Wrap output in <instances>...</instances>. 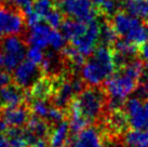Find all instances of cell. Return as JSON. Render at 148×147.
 Returning <instances> with one entry per match:
<instances>
[{
	"mask_svg": "<svg viewBox=\"0 0 148 147\" xmlns=\"http://www.w3.org/2000/svg\"><path fill=\"white\" fill-rule=\"evenodd\" d=\"M76 93L75 88L73 86L71 80H63L55 84L53 93V102L54 106L60 107V108H65L70 104L73 101L74 95Z\"/></svg>",
	"mask_w": 148,
	"mask_h": 147,
	"instance_id": "cell-12",
	"label": "cell"
},
{
	"mask_svg": "<svg viewBox=\"0 0 148 147\" xmlns=\"http://www.w3.org/2000/svg\"><path fill=\"white\" fill-rule=\"evenodd\" d=\"M116 68L112 49L102 45L95 48L90 58L81 66L82 80L90 86H99L115 73Z\"/></svg>",
	"mask_w": 148,
	"mask_h": 147,
	"instance_id": "cell-1",
	"label": "cell"
},
{
	"mask_svg": "<svg viewBox=\"0 0 148 147\" xmlns=\"http://www.w3.org/2000/svg\"><path fill=\"white\" fill-rule=\"evenodd\" d=\"M118 7L119 5H118L117 0H105L99 9L106 16H112L118 11Z\"/></svg>",
	"mask_w": 148,
	"mask_h": 147,
	"instance_id": "cell-30",
	"label": "cell"
},
{
	"mask_svg": "<svg viewBox=\"0 0 148 147\" xmlns=\"http://www.w3.org/2000/svg\"><path fill=\"white\" fill-rule=\"evenodd\" d=\"M71 147H104L102 136L94 128H86L75 134Z\"/></svg>",
	"mask_w": 148,
	"mask_h": 147,
	"instance_id": "cell-14",
	"label": "cell"
},
{
	"mask_svg": "<svg viewBox=\"0 0 148 147\" xmlns=\"http://www.w3.org/2000/svg\"><path fill=\"white\" fill-rule=\"evenodd\" d=\"M143 106H144L145 113H146V115L148 116V98H146L144 100V102H143Z\"/></svg>",
	"mask_w": 148,
	"mask_h": 147,
	"instance_id": "cell-38",
	"label": "cell"
},
{
	"mask_svg": "<svg viewBox=\"0 0 148 147\" xmlns=\"http://www.w3.org/2000/svg\"><path fill=\"white\" fill-rule=\"evenodd\" d=\"M35 147H47L45 146V139H39V141H38V143L36 144V146Z\"/></svg>",
	"mask_w": 148,
	"mask_h": 147,
	"instance_id": "cell-39",
	"label": "cell"
},
{
	"mask_svg": "<svg viewBox=\"0 0 148 147\" xmlns=\"http://www.w3.org/2000/svg\"><path fill=\"white\" fill-rule=\"evenodd\" d=\"M65 117V113L63 111L62 108L56 106H52L50 107L49 114L47 116V118L49 119V121L53 123H58L63 121V119Z\"/></svg>",
	"mask_w": 148,
	"mask_h": 147,
	"instance_id": "cell-31",
	"label": "cell"
},
{
	"mask_svg": "<svg viewBox=\"0 0 148 147\" xmlns=\"http://www.w3.org/2000/svg\"><path fill=\"white\" fill-rule=\"evenodd\" d=\"M2 68H4V56L3 53H0V71L2 70Z\"/></svg>",
	"mask_w": 148,
	"mask_h": 147,
	"instance_id": "cell-37",
	"label": "cell"
},
{
	"mask_svg": "<svg viewBox=\"0 0 148 147\" xmlns=\"http://www.w3.org/2000/svg\"><path fill=\"white\" fill-rule=\"evenodd\" d=\"M63 55L67 61H69L76 68H79L84 64V57L75 49L74 45H65L62 50Z\"/></svg>",
	"mask_w": 148,
	"mask_h": 147,
	"instance_id": "cell-24",
	"label": "cell"
},
{
	"mask_svg": "<svg viewBox=\"0 0 148 147\" xmlns=\"http://www.w3.org/2000/svg\"><path fill=\"white\" fill-rule=\"evenodd\" d=\"M91 2H92V4L94 5V7H97V8H99L101 7V4L103 3L105 0H90Z\"/></svg>",
	"mask_w": 148,
	"mask_h": 147,
	"instance_id": "cell-36",
	"label": "cell"
},
{
	"mask_svg": "<svg viewBox=\"0 0 148 147\" xmlns=\"http://www.w3.org/2000/svg\"><path fill=\"white\" fill-rule=\"evenodd\" d=\"M30 107L34 115L40 118H47V116L49 114L50 106L47 103V100H34Z\"/></svg>",
	"mask_w": 148,
	"mask_h": 147,
	"instance_id": "cell-28",
	"label": "cell"
},
{
	"mask_svg": "<svg viewBox=\"0 0 148 147\" xmlns=\"http://www.w3.org/2000/svg\"><path fill=\"white\" fill-rule=\"evenodd\" d=\"M25 100V93L20 86L7 84L0 88V104L4 107H13L22 105Z\"/></svg>",
	"mask_w": 148,
	"mask_h": 147,
	"instance_id": "cell-13",
	"label": "cell"
},
{
	"mask_svg": "<svg viewBox=\"0 0 148 147\" xmlns=\"http://www.w3.org/2000/svg\"><path fill=\"white\" fill-rule=\"evenodd\" d=\"M53 9V0H34L33 2V10L42 20Z\"/></svg>",
	"mask_w": 148,
	"mask_h": 147,
	"instance_id": "cell-26",
	"label": "cell"
},
{
	"mask_svg": "<svg viewBox=\"0 0 148 147\" xmlns=\"http://www.w3.org/2000/svg\"><path fill=\"white\" fill-rule=\"evenodd\" d=\"M104 95L102 90L95 88V86H91V88L83 89L77 98H73L70 104H73L84 118L92 122L103 113L105 105Z\"/></svg>",
	"mask_w": 148,
	"mask_h": 147,
	"instance_id": "cell-3",
	"label": "cell"
},
{
	"mask_svg": "<svg viewBox=\"0 0 148 147\" xmlns=\"http://www.w3.org/2000/svg\"><path fill=\"white\" fill-rule=\"evenodd\" d=\"M27 130L40 139H45V137L49 136L50 133L49 124L36 115L29 117L27 121Z\"/></svg>",
	"mask_w": 148,
	"mask_h": 147,
	"instance_id": "cell-20",
	"label": "cell"
},
{
	"mask_svg": "<svg viewBox=\"0 0 148 147\" xmlns=\"http://www.w3.org/2000/svg\"><path fill=\"white\" fill-rule=\"evenodd\" d=\"M11 80H12V78L7 71H2V70L0 71V88L9 84L11 82Z\"/></svg>",
	"mask_w": 148,
	"mask_h": 147,
	"instance_id": "cell-34",
	"label": "cell"
},
{
	"mask_svg": "<svg viewBox=\"0 0 148 147\" xmlns=\"http://www.w3.org/2000/svg\"><path fill=\"white\" fill-rule=\"evenodd\" d=\"M24 25V19L17 10L0 4V37L22 33Z\"/></svg>",
	"mask_w": 148,
	"mask_h": 147,
	"instance_id": "cell-6",
	"label": "cell"
},
{
	"mask_svg": "<svg viewBox=\"0 0 148 147\" xmlns=\"http://www.w3.org/2000/svg\"><path fill=\"white\" fill-rule=\"evenodd\" d=\"M0 147H10L8 137L2 133H0Z\"/></svg>",
	"mask_w": 148,
	"mask_h": 147,
	"instance_id": "cell-35",
	"label": "cell"
},
{
	"mask_svg": "<svg viewBox=\"0 0 148 147\" xmlns=\"http://www.w3.org/2000/svg\"><path fill=\"white\" fill-rule=\"evenodd\" d=\"M140 24L142 23L137 17L129 14L125 11H117L112 15L111 25L114 26L117 34L122 37H127V34L131 33L133 29Z\"/></svg>",
	"mask_w": 148,
	"mask_h": 147,
	"instance_id": "cell-10",
	"label": "cell"
},
{
	"mask_svg": "<svg viewBox=\"0 0 148 147\" xmlns=\"http://www.w3.org/2000/svg\"><path fill=\"white\" fill-rule=\"evenodd\" d=\"M124 11L148 24V0H123Z\"/></svg>",
	"mask_w": 148,
	"mask_h": 147,
	"instance_id": "cell-19",
	"label": "cell"
},
{
	"mask_svg": "<svg viewBox=\"0 0 148 147\" xmlns=\"http://www.w3.org/2000/svg\"><path fill=\"white\" fill-rule=\"evenodd\" d=\"M69 123L66 121H61L56 123V126L50 131L49 144L51 147H66L69 143Z\"/></svg>",
	"mask_w": 148,
	"mask_h": 147,
	"instance_id": "cell-16",
	"label": "cell"
},
{
	"mask_svg": "<svg viewBox=\"0 0 148 147\" xmlns=\"http://www.w3.org/2000/svg\"><path fill=\"white\" fill-rule=\"evenodd\" d=\"M99 40V23L96 19L88 23V29L82 36L71 40V45L83 57L91 56L95 50V45Z\"/></svg>",
	"mask_w": 148,
	"mask_h": 147,
	"instance_id": "cell-7",
	"label": "cell"
},
{
	"mask_svg": "<svg viewBox=\"0 0 148 147\" xmlns=\"http://www.w3.org/2000/svg\"><path fill=\"white\" fill-rule=\"evenodd\" d=\"M12 4H14L16 8H20L24 12V14L30 12L33 10L34 0H9Z\"/></svg>",
	"mask_w": 148,
	"mask_h": 147,
	"instance_id": "cell-32",
	"label": "cell"
},
{
	"mask_svg": "<svg viewBox=\"0 0 148 147\" xmlns=\"http://www.w3.org/2000/svg\"><path fill=\"white\" fill-rule=\"evenodd\" d=\"M117 36L118 34L110 23L108 22L99 23V40L103 42V45H108V47L112 45L115 43V41L118 39Z\"/></svg>",
	"mask_w": 148,
	"mask_h": 147,
	"instance_id": "cell-22",
	"label": "cell"
},
{
	"mask_svg": "<svg viewBox=\"0 0 148 147\" xmlns=\"http://www.w3.org/2000/svg\"><path fill=\"white\" fill-rule=\"evenodd\" d=\"M62 34L64 35L67 40H74L78 37L82 36L88 29V23L82 21L75 20V19H67L63 21L62 26Z\"/></svg>",
	"mask_w": 148,
	"mask_h": 147,
	"instance_id": "cell-18",
	"label": "cell"
},
{
	"mask_svg": "<svg viewBox=\"0 0 148 147\" xmlns=\"http://www.w3.org/2000/svg\"><path fill=\"white\" fill-rule=\"evenodd\" d=\"M29 119V111L26 107L18 105L13 107H5L2 111V120L10 128H21L27 123Z\"/></svg>",
	"mask_w": 148,
	"mask_h": 147,
	"instance_id": "cell-11",
	"label": "cell"
},
{
	"mask_svg": "<svg viewBox=\"0 0 148 147\" xmlns=\"http://www.w3.org/2000/svg\"><path fill=\"white\" fill-rule=\"evenodd\" d=\"M109 124L110 128L116 132H122L125 130L127 126L129 124V119L125 114V111H122L120 109L112 110V114L109 119Z\"/></svg>",
	"mask_w": 148,
	"mask_h": 147,
	"instance_id": "cell-23",
	"label": "cell"
},
{
	"mask_svg": "<svg viewBox=\"0 0 148 147\" xmlns=\"http://www.w3.org/2000/svg\"><path fill=\"white\" fill-rule=\"evenodd\" d=\"M4 56V69L12 71L26 55V45L20 37L11 35L2 41Z\"/></svg>",
	"mask_w": 148,
	"mask_h": 147,
	"instance_id": "cell-5",
	"label": "cell"
},
{
	"mask_svg": "<svg viewBox=\"0 0 148 147\" xmlns=\"http://www.w3.org/2000/svg\"><path fill=\"white\" fill-rule=\"evenodd\" d=\"M137 82L134 78L119 69L117 73H114L106 80L105 90L108 96L110 98L108 102V106L110 110L120 109L123 105L124 100L134 92L137 88Z\"/></svg>",
	"mask_w": 148,
	"mask_h": 147,
	"instance_id": "cell-2",
	"label": "cell"
},
{
	"mask_svg": "<svg viewBox=\"0 0 148 147\" xmlns=\"http://www.w3.org/2000/svg\"><path fill=\"white\" fill-rule=\"evenodd\" d=\"M60 10L70 19L89 23L96 19L97 12L90 0H61Z\"/></svg>",
	"mask_w": 148,
	"mask_h": 147,
	"instance_id": "cell-4",
	"label": "cell"
},
{
	"mask_svg": "<svg viewBox=\"0 0 148 147\" xmlns=\"http://www.w3.org/2000/svg\"><path fill=\"white\" fill-rule=\"evenodd\" d=\"M55 1H61V0H55Z\"/></svg>",
	"mask_w": 148,
	"mask_h": 147,
	"instance_id": "cell-41",
	"label": "cell"
},
{
	"mask_svg": "<svg viewBox=\"0 0 148 147\" xmlns=\"http://www.w3.org/2000/svg\"><path fill=\"white\" fill-rule=\"evenodd\" d=\"M55 89V83L51 78L40 77L37 81L32 86L30 98L34 100H48L52 96Z\"/></svg>",
	"mask_w": 148,
	"mask_h": 147,
	"instance_id": "cell-17",
	"label": "cell"
},
{
	"mask_svg": "<svg viewBox=\"0 0 148 147\" xmlns=\"http://www.w3.org/2000/svg\"><path fill=\"white\" fill-rule=\"evenodd\" d=\"M146 26H147V30H148V24H147V25H146Z\"/></svg>",
	"mask_w": 148,
	"mask_h": 147,
	"instance_id": "cell-40",
	"label": "cell"
},
{
	"mask_svg": "<svg viewBox=\"0 0 148 147\" xmlns=\"http://www.w3.org/2000/svg\"><path fill=\"white\" fill-rule=\"evenodd\" d=\"M124 142L129 147H148V131L138 129L127 131Z\"/></svg>",
	"mask_w": 148,
	"mask_h": 147,
	"instance_id": "cell-21",
	"label": "cell"
},
{
	"mask_svg": "<svg viewBox=\"0 0 148 147\" xmlns=\"http://www.w3.org/2000/svg\"><path fill=\"white\" fill-rule=\"evenodd\" d=\"M40 76H41L40 66L26 60L22 61L14 68L13 80L17 86H20L23 89L32 87L40 78Z\"/></svg>",
	"mask_w": 148,
	"mask_h": 147,
	"instance_id": "cell-8",
	"label": "cell"
},
{
	"mask_svg": "<svg viewBox=\"0 0 148 147\" xmlns=\"http://www.w3.org/2000/svg\"><path fill=\"white\" fill-rule=\"evenodd\" d=\"M43 20L47 22V24L49 25L51 28L54 29H58L61 28L63 23V13L61 11H58L56 9H53L51 10L47 15L45 16Z\"/></svg>",
	"mask_w": 148,
	"mask_h": 147,
	"instance_id": "cell-27",
	"label": "cell"
},
{
	"mask_svg": "<svg viewBox=\"0 0 148 147\" xmlns=\"http://www.w3.org/2000/svg\"><path fill=\"white\" fill-rule=\"evenodd\" d=\"M137 53L140 54V60L148 65V41H145L144 43L140 45Z\"/></svg>",
	"mask_w": 148,
	"mask_h": 147,
	"instance_id": "cell-33",
	"label": "cell"
},
{
	"mask_svg": "<svg viewBox=\"0 0 148 147\" xmlns=\"http://www.w3.org/2000/svg\"><path fill=\"white\" fill-rule=\"evenodd\" d=\"M125 114L129 119V124L133 129L146 130L148 129V116L145 113L143 102L138 98H129L125 104Z\"/></svg>",
	"mask_w": 148,
	"mask_h": 147,
	"instance_id": "cell-9",
	"label": "cell"
},
{
	"mask_svg": "<svg viewBox=\"0 0 148 147\" xmlns=\"http://www.w3.org/2000/svg\"><path fill=\"white\" fill-rule=\"evenodd\" d=\"M66 38L62 33H60L58 29L51 28V32L49 34V45L55 51L63 50L65 47Z\"/></svg>",
	"mask_w": 148,
	"mask_h": 147,
	"instance_id": "cell-25",
	"label": "cell"
},
{
	"mask_svg": "<svg viewBox=\"0 0 148 147\" xmlns=\"http://www.w3.org/2000/svg\"><path fill=\"white\" fill-rule=\"evenodd\" d=\"M51 27L48 24H38L30 26L27 35V42L30 47H37L39 49H45L49 45V34Z\"/></svg>",
	"mask_w": 148,
	"mask_h": 147,
	"instance_id": "cell-15",
	"label": "cell"
},
{
	"mask_svg": "<svg viewBox=\"0 0 148 147\" xmlns=\"http://www.w3.org/2000/svg\"><path fill=\"white\" fill-rule=\"evenodd\" d=\"M0 106H1V104H0Z\"/></svg>",
	"mask_w": 148,
	"mask_h": 147,
	"instance_id": "cell-42",
	"label": "cell"
},
{
	"mask_svg": "<svg viewBox=\"0 0 148 147\" xmlns=\"http://www.w3.org/2000/svg\"><path fill=\"white\" fill-rule=\"evenodd\" d=\"M26 57L28 61L33 62L37 65H40V63L45 57V54L42 52V49H39L37 47H30L26 51Z\"/></svg>",
	"mask_w": 148,
	"mask_h": 147,
	"instance_id": "cell-29",
	"label": "cell"
}]
</instances>
